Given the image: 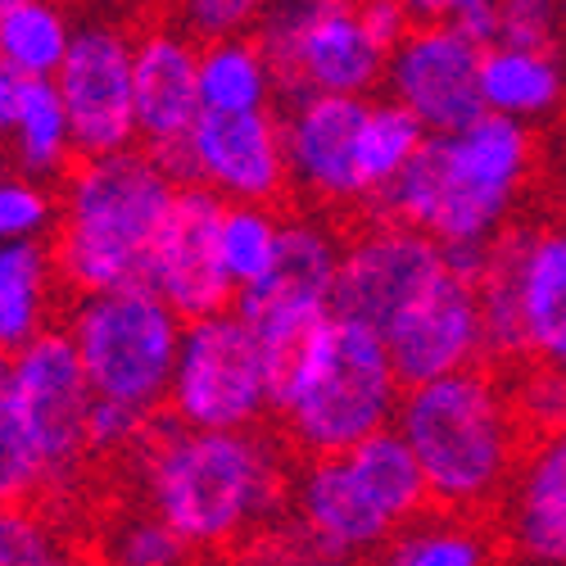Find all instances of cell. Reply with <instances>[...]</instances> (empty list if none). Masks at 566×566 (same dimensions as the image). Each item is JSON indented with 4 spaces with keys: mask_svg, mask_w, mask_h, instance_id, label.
I'll use <instances>...</instances> for the list:
<instances>
[{
    "mask_svg": "<svg viewBox=\"0 0 566 566\" xmlns=\"http://www.w3.org/2000/svg\"><path fill=\"white\" fill-rule=\"evenodd\" d=\"M51 259L36 241H0V349L14 354L45 332Z\"/></svg>",
    "mask_w": 566,
    "mask_h": 566,
    "instance_id": "603a6c76",
    "label": "cell"
},
{
    "mask_svg": "<svg viewBox=\"0 0 566 566\" xmlns=\"http://www.w3.org/2000/svg\"><path fill=\"white\" fill-rule=\"evenodd\" d=\"M155 155V150H150ZM181 186L205 181L222 200L268 205L291 177L286 132L272 109H205L191 136L155 155Z\"/></svg>",
    "mask_w": 566,
    "mask_h": 566,
    "instance_id": "9c48e42d",
    "label": "cell"
},
{
    "mask_svg": "<svg viewBox=\"0 0 566 566\" xmlns=\"http://www.w3.org/2000/svg\"><path fill=\"white\" fill-rule=\"evenodd\" d=\"M444 268V245L408 222H381L340 250L332 313L358 317L376 332L403 313V304Z\"/></svg>",
    "mask_w": 566,
    "mask_h": 566,
    "instance_id": "9a60e30c",
    "label": "cell"
},
{
    "mask_svg": "<svg viewBox=\"0 0 566 566\" xmlns=\"http://www.w3.org/2000/svg\"><path fill=\"white\" fill-rule=\"evenodd\" d=\"M132 55H136V41L114 23H86L73 32L55 86L69 109L77 155H109L140 140L136 96H132Z\"/></svg>",
    "mask_w": 566,
    "mask_h": 566,
    "instance_id": "30bf717a",
    "label": "cell"
},
{
    "mask_svg": "<svg viewBox=\"0 0 566 566\" xmlns=\"http://www.w3.org/2000/svg\"><path fill=\"white\" fill-rule=\"evenodd\" d=\"M395 427L412 444L440 507L490 503L516 458L512 408L476 367H458L421 386H403Z\"/></svg>",
    "mask_w": 566,
    "mask_h": 566,
    "instance_id": "5b68a950",
    "label": "cell"
},
{
    "mask_svg": "<svg viewBox=\"0 0 566 566\" xmlns=\"http://www.w3.org/2000/svg\"><path fill=\"white\" fill-rule=\"evenodd\" d=\"M566 23L562 0H499V41L557 51V32Z\"/></svg>",
    "mask_w": 566,
    "mask_h": 566,
    "instance_id": "1f68e13d",
    "label": "cell"
},
{
    "mask_svg": "<svg viewBox=\"0 0 566 566\" xmlns=\"http://www.w3.org/2000/svg\"><path fill=\"white\" fill-rule=\"evenodd\" d=\"M191 557V544H186L164 516H136L114 535V562L127 566H177Z\"/></svg>",
    "mask_w": 566,
    "mask_h": 566,
    "instance_id": "4dcf8cb0",
    "label": "cell"
},
{
    "mask_svg": "<svg viewBox=\"0 0 566 566\" xmlns=\"http://www.w3.org/2000/svg\"><path fill=\"white\" fill-rule=\"evenodd\" d=\"M531 168V127L485 109L458 132H431L412 164L376 196L390 222L431 231L440 245L494 241Z\"/></svg>",
    "mask_w": 566,
    "mask_h": 566,
    "instance_id": "6da1fadb",
    "label": "cell"
},
{
    "mask_svg": "<svg viewBox=\"0 0 566 566\" xmlns=\"http://www.w3.org/2000/svg\"><path fill=\"white\" fill-rule=\"evenodd\" d=\"M276 245H281V222L268 205H250V200H227V213H222V259H227V272L235 281V291L259 281L272 259H276Z\"/></svg>",
    "mask_w": 566,
    "mask_h": 566,
    "instance_id": "4316f807",
    "label": "cell"
},
{
    "mask_svg": "<svg viewBox=\"0 0 566 566\" xmlns=\"http://www.w3.org/2000/svg\"><path fill=\"white\" fill-rule=\"evenodd\" d=\"M526 345L539 363L566 371V227L526 241L522 254Z\"/></svg>",
    "mask_w": 566,
    "mask_h": 566,
    "instance_id": "44dd1931",
    "label": "cell"
},
{
    "mask_svg": "<svg viewBox=\"0 0 566 566\" xmlns=\"http://www.w3.org/2000/svg\"><path fill=\"white\" fill-rule=\"evenodd\" d=\"M381 336L390 345V358H395V371L403 386H421V381H436V376H449L458 367H471L476 354L485 349L476 281L444 263L427 286L403 304V313Z\"/></svg>",
    "mask_w": 566,
    "mask_h": 566,
    "instance_id": "5bb4252c",
    "label": "cell"
},
{
    "mask_svg": "<svg viewBox=\"0 0 566 566\" xmlns=\"http://www.w3.org/2000/svg\"><path fill=\"white\" fill-rule=\"evenodd\" d=\"M181 332L186 317L150 281L82 295V304L69 317V336L82 354L91 390L146 412H159V403L172 390Z\"/></svg>",
    "mask_w": 566,
    "mask_h": 566,
    "instance_id": "8992f818",
    "label": "cell"
},
{
    "mask_svg": "<svg viewBox=\"0 0 566 566\" xmlns=\"http://www.w3.org/2000/svg\"><path fill=\"white\" fill-rule=\"evenodd\" d=\"M427 123H421L408 105L390 101H367V118L358 132V186L363 200H376L386 186L412 164V155L427 140Z\"/></svg>",
    "mask_w": 566,
    "mask_h": 566,
    "instance_id": "cb8c5ba5",
    "label": "cell"
},
{
    "mask_svg": "<svg viewBox=\"0 0 566 566\" xmlns=\"http://www.w3.org/2000/svg\"><path fill=\"white\" fill-rule=\"evenodd\" d=\"M507 539L526 562H566V421L539 436L512 485Z\"/></svg>",
    "mask_w": 566,
    "mask_h": 566,
    "instance_id": "d6986e66",
    "label": "cell"
},
{
    "mask_svg": "<svg viewBox=\"0 0 566 566\" xmlns=\"http://www.w3.org/2000/svg\"><path fill=\"white\" fill-rule=\"evenodd\" d=\"M6 6H10V0H6Z\"/></svg>",
    "mask_w": 566,
    "mask_h": 566,
    "instance_id": "ab89813d",
    "label": "cell"
},
{
    "mask_svg": "<svg viewBox=\"0 0 566 566\" xmlns=\"http://www.w3.org/2000/svg\"><path fill=\"white\" fill-rule=\"evenodd\" d=\"M386 557L399 566H481L490 548L476 531H467L458 522H421L417 516V522L395 531Z\"/></svg>",
    "mask_w": 566,
    "mask_h": 566,
    "instance_id": "83f0119b",
    "label": "cell"
},
{
    "mask_svg": "<svg viewBox=\"0 0 566 566\" xmlns=\"http://www.w3.org/2000/svg\"><path fill=\"white\" fill-rule=\"evenodd\" d=\"M146 494L191 553L231 548L281 507V467L254 427L205 431L177 421L146 453Z\"/></svg>",
    "mask_w": 566,
    "mask_h": 566,
    "instance_id": "7a4b0ae2",
    "label": "cell"
},
{
    "mask_svg": "<svg viewBox=\"0 0 566 566\" xmlns=\"http://www.w3.org/2000/svg\"><path fill=\"white\" fill-rule=\"evenodd\" d=\"M481 96L485 109L507 118H548L566 96V73L553 51H531V45L494 41L481 55Z\"/></svg>",
    "mask_w": 566,
    "mask_h": 566,
    "instance_id": "ffe728a7",
    "label": "cell"
},
{
    "mask_svg": "<svg viewBox=\"0 0 566 566\" xmlns=\"http://www.w3.org/2000/svg\"><path fill=\"white\" fill-rule=\"evenodd\" d=\"M363 118H367V96H349V91H304V96H291L281 132H286L291 177L308 196L332 205L363 200V186H358Z\"/></svg>",
    "mask_w": 566,
    "mask_h": 566,
    "instance_id": "e0dca14e",
    "label": "cell"
},
{
    "mask_svg": "<svg viewBox=\"0 0 566 566\" xmlns=\"http://www.w3.org/2000/svg\"><path fill=\"white\" fill-rule=\"evenodd\" d=\"M10 395L45 453L51 481L73 471L82 453H91L86 412L96 390H91V376L69 332H41L10 354Z\"/></svg>",
    "mask_w": 566,
    "mask_h": 566,
    "instance_id": "7c38bea8",
    "label": "cell"
},
{
    "mask_svg": "<svg viewBox=\"0 0 566 566\" xmlns=\"http://www.w3.org/2000/svg\"><path fill=\"white\" fill-rule=\"evenodd\" d=\"M227 200L205 181L177 186L150 250V286L191 322L235 300V281L222 259Z\"/></svg>",
    "mask_w": 566,
    "mask_h": 566,
    "instance_id": "8fae6325",
    "label": "cell"
},
{
    "mask_svg": "<svg viewBox=\"0 0 566 566\" xmlns=\"http://www.w3.org/2000/svg\"><path fill=\"white\" fill-rule=\"evenodd\" d=\"M276 73L259 41L218 36L200 51V96L205 109H268Z\"/></svg>",
    "mask_w": 566,
    "mask_h": 566,
    "instance_id": "7402d4cb",
    "label": "cell"
},
{
    "mask_svg": "<svg viewBox=\"0 0 566 566\" xmlns=\"http://www.w3.org/2000/svg\"><path fill=\"white\" fill-rule=\"evenodd\" d=\"M272 363L245 313L227 304L218 313L191 317L181 332L168 403L181 427L245 431L272 412Z\"/></svg>",
    "mask_w": 566,
    "mask_h": 566,
    "instance_id": "52a82bcc",
    "label": "cell"
},
{
    "mask_svg": "<svg viewBox=\"0 0 566 566\" xmlns=\"http://www.w3.org/2000/svg\"><path fill=\"white\" fill-rule=\"evenodd\" d=\"M51 222L55 205L36 186V177H0V241H36Z\"/></svg>",
    "mask_w": 566,
    "mask_h": 566,
    "instance_id": "f546056e",
    "label": "cell"
},
{
    "mask_svg": "<svg viewBox=\"0 0 566 566\" xmlns=\"http://www.w3.org/2000/svg\"><path fill=\"white\" fill-rule=\"evenodd\" d=\"M14 155H19V168L28 177H55L73 150V127H69V109H64V96L55 77H32L28 82V96H23V109H19V123H14Z\"/></svg>",
    "mask_w": 566,
    "mask_h": 566,
    "instance_id": "484cf974",
    "label": "cell"
},
{
    "mask_svg": "<svg viewBox=\"0 0 566 566\" xmlns=\"http://www.w3.org/2000/svg\"><path fill=\"white\" fill-rule=\"evenodd\" d=\"M481 55L485 45L471 41L449 19L412 23L386 64L390 96L427 123V132H458L485 114Z\"/></svg>",
    "mask_w": 566,
    "mask_h": 566,
    "instance_id": "4fadbf2b",
    "label": "cell"
},
{
    "mask_svg": "<svg viewBox=\"0 0 566 566\" xmlns=\"http://www.w3.org/2000/svg\"><path fill=\"white\" fill-rule=\"evenodd\" d=\"M177 186L150 150L82 155L60 227V272L77 295L150 281V250Z\"/></svg>",
    "mask_w": 566,
    "mask_h": 566,
    "instance_id": "3957f363",
    "label": "cell"
},
{
    "mask_svg": "<svg viewBox=\"0 0 566 566\" xmlns=\"http://www.w3.org/2000/svg\"><path fill=\"white\" fill-rule=\"evenodd\" d=\"M403 6L412 10L417 23H431V19H453L462 6H471V0H403Z\"/></svg>",
    "mask_w": 566,
    "mask_h": 566,
    "instance_id": "74e56055",
    "label": "cell"
},
{
    "mask_svg": "<svg viewBox=\"0 0 566 566\" xmlns=\"http://www.w3.org/2000/svg\"><path fill=\"white\" fill-rule=\"evenodd\" d=\"M45 481H51V467H45L28 417L10 390H0V503H23Z\"/></svg>",
    "mask_w": 566,
    "mask_h": 566,
    "instance_id": "f1b7e54d",
    "label": "cell"
},
{
    "mask_svg": "<svg viewBox=\"0 0 566 566\" xmlns=\"http://www.w3.org/2000/svg\"><path fill=\"white\" fill-rule=\"evenodd\" d=\"M272 0H181V19L196 36L218 41V36H241L259 28Z\"/></svg>",
    "mask_w": 566,
    "mask_h": 566,
    "instance_id": "836d02e7",
    "label": "cell"
},
{
    "mask_svg": "<svg viewBox=\"0 0 566 566\" xmlns=\"http://www.w3.org/2000/svg\"><path fill=\"white\" fill-rule=\"evenodd\" d=\"M254 32L286 101L304 91L367 96L390 64V51L363 23L358 0H272Z\"/></svg>",
    "mask_w": 566,
    "mask_h": 566,
    "instance_id": "ba28073f",
    "label": "cell"
},
{
    "mask_svg": "<svg viewBox=\"0 0 566 566\" xmlns=\"http://www.w3.org/2000/svg\"><path fill=\"white\" fill-rule=\"evenodd\" d=\"M0 10H6V0H0Z\"/></svg>",
    "mask_w": 566,
    "mask_h": 566,
    "instance_id": "f35d334b",
    "label": "cell"
},
{
    "mask_svg": "<svg viewBox=\"0 0 566 566\" xmlns=\"http://www.w3.org/2000/svg\"><path fill=\"white\" fill-rule=\"evenodd\" d=\"M395 522L386 507L376 503L367 481L358 476L354 458L340 453H317L308 471L295 485V535L308 544V557H371L386 553L395 539Z\"/></svg>",
    "mask_w": 566,
    "mask_h": 566,
    "instance_id": "2e32d148",
    "label": "cell"
},
{
    "mask_svg": "<svg viewBox=\"0 0 566 566\" xmlns=\"http://www.w3.org/2000/svg\"><path fill=\"white\" fill-rule=\"evenodd\" d=\"M150 417H155V412H146V408H132V403H123V399L96 395V399H91V412H86V444H91V453L132 444L136 436H146Z\"/></svg>",
    "mask_w": 566,
    "mask_h": 566,
    "instance_id": "e575fe53",
    "label": "cell"
},
{
    "mask_svg": "<svg viewBox=\"0 0 566 566\" xmlns=\"http://www.w3.org/2000/svg\"><path fill=\"white\" fill-rule=\"evenodd\" d=\"M73 32L55 0H10L0 10V60L32 77H55Z\"/></svg>",
    "mask_w": 566,
    "mask_h": 566,
    "instance_id": "d4e9b609",
    "label": "cell"
},
{
    "mask_svg": "<svg viewBox=\"0 0 566 566\" xmlns=\"http://www.w3.org/2000/svg\"><path fill=\"white\" fill-rule=\"evenodd\" d=\"M28 82H32V73H23V69L0 60V136H14V123H19V109H23V96H28Z\"/></svg>",
    "mask_w": 566,
    "mask_h": 566,
    "instance_id": "8d00e7d4",
    "label": "cell"
},
{
    "mask_svg": "<svg viewBox=\"0 0 566 566\" xmlns=\"http://www.w3.org/2000/svg\"><path fill=\"white\" fill-rule=\"evenodd\" d=\"M358 14L367 23V32L386 45V51H395V45L412 32V10L403 6V0H358Z\"/></svg>",
    "mask_w": 566,
    "mask_h": 566,
    "instance_id": "d590c367",
    "label": "cell"
},
{
    "mask_svg": "<svg viewBox=\"0 0 566 566\" xmlns=\"http://www.w3.org/2000/svg\"><path fill=\"white\" fill-rule=\"evenodd\" d=\"M132 96H136V132L159 155L191 136L205 114L200 96V51L181 32L155 28L136 41L132 55Z\"/></svg>",
    "mask_w": 566,
    "mask_h": 566,
    "instance_id": "ac0fdd59",
    "label": "cell"
},
{
    "mask_svg": "<svg viewBox=\"0 0 566 566\" xmlns=\"http://www.w3.org/2000/svg\"><path fill=\"white\" fill-rule=\"evenodd\" d=\"M562 6H566V0H562Z\"/></svg>",
    "mask_w": 566,
    "mask_h": 566,
    "instance_id": "60d3db41",
    "label": "cell"
},
{
    "mask_svg": "<svg viewBox=\"0 0 566 566\" xmlns=\"http://www.w3.org/2000/svg\"><path fill=\"white\" fill-rule=\"evenodd\" d=\"M60 539L19 503H0V566H55Z\"/></svg>",
    "mask_w": 566,
    "mask_h": 566,
    "instance_id": "d6a6232c",
    "label": "cell"
},
{
    "mask_svg": "<svg viewBox=\"0 0 566 566\" xmlns=\"http://www.w3.org/2000/svg\"><path fill=\"white\" fill-rule=\"evenodd\" d=\"M403 399L390 345L376 326L326 313L276 390V417L304 453H340L390 427Z\"/></svg>",
    "mask_w": 566,
    "mask_h": 566,
    "instance_id": "277c9868",
    "label": "cell"
}]
</instances>
